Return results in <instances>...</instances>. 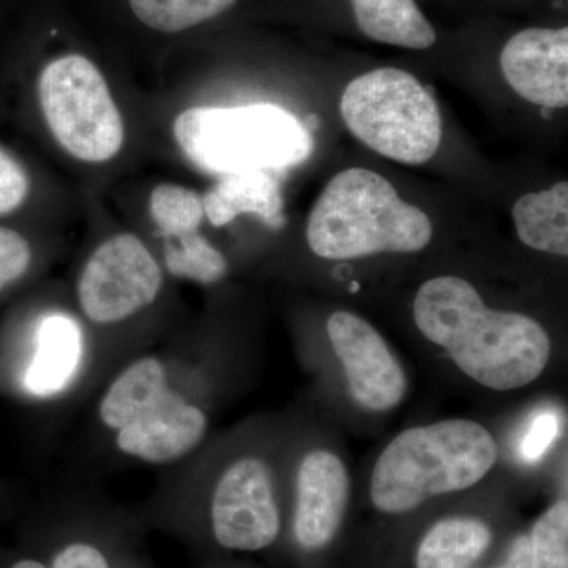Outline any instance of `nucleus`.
<instances>
[{"instance_id": "obj_1", "label": "nucleus", "mask_w": 568, "mask_h": 568, "mask_svg": "<svg viewBox=\"0 0 568 568\" xmlns=\"http://www.w3.org/2000/svg\"><path fill=\"white\" fill-rule=\"evenodd\" d=\"M414 321L470 379L491 390H517L545 372L551 338L532 317L488 308L459 276H436L414 298Z\"/></svg>"}, {"instance_id": "obj_2", "label": "nucleus", "mask_w": 568, "mask_h": 568, "mask_svg": "<svg viewBox=\"0 0 568 568\" xmlns=\"http://www.w3.org/2000/svg\"><path fill=\"white\" fill-rule=\"evenodd\" d=\"M497 455L495 437L477 422L450 418L407 428L377 458L369 499L381 514H410L435 497L473 488Z\"/></svg>"}, {"instance_id": "obj_3", "label": "nucleus", "mask_w": 568, "mask_h": 568, "mask_svg": "<svg viewBox=\"0 0 568 568\" xmlns=\"http://www.w3.org/2000/svg\"><path fill=\"white\" fill-rule=\"evenodd\" d=\"M432 239L429 216L403 201L386 178L364 168L334 175L306 223L310 248L331 261L417 253Z\"/></svg>"}, {"instance_id": "obj_4", "label": "nucleus", "mask_w": 568, "mask_h": 568, "mask_svg": "<svg viewBox=\"0 0 568 568\" xmlns=\"http://www.w3.org/2000/svg\"><path fill=\"white\" fill-rule=\"evenodd\" d=\"M173 130L186 159L212 174L284 170L313 152L304 123L271 103L190 108L175 118Z\"/></svg>"}, {"instance_id": "obj_5", "label": "nucleus", "mask_w": 568, "mask_h": 568, "mask_svg": "<svg viewBox=\"0 0 568 568\" xmlns=\"http://www.w3.org/2000/svg\"><path fill=\"white\" fill-rule=\"evenodd\" d=\"M339 111L357 140L398 163L429 162L443 140L436 100L405 70L377 69L355 78Z\"/></svg>"}, {"instance_id": "obj_6", "label": "nucleus", "mask_w": 568, "mask_h": 568, "mask_svg": "<svg viewBox=\"0 0 568 568\" xmlns=\"http://www.w3.org/2000/svg\"><path fill=\"white\" fill-rule=\"evenodd\" d=\"M44 121L63 151L85 163H104L121 152L125 125L110 85L95 63L62 55L39 78Z\"/></svg>"}, {"instance_id": "obj_7", "label": "nucleus", "mask_w": 568, "mask_h": 568, "mask_svg": "<svg viewBox=\"0 0 568 568\" xmlns=\"http://www.w3.org/2000/svg\"><path fill=\"white\" fill-rule=\"evenodd\" d=\"M163 284L162 265L138 235H112L82 265L77 302L92 327L115 328L151 308Z\"/></svg>"}, {"instance_id": "obj_8", "label": "nucleus", "mask_w": 568, "mask_h": 568, "mask_svg": "<svg viewBox=\"0 0 568 568\" xmlns=\"http://www.w3.org/2000/svg\"><path fill=\"white\" fill-rule=\"evenodd\" d=\"M209 529L220 548L257 552L271 548L283 529L272 467L256 455H242L213 481Z\"/></svg>"}, {"instance_id": "obj_9", "label": "nucleus", "mask_w": 568, "mask_h": 568, "mask_svg": "<svg viewBox=\"0 0 568 568\" xmlns=\"http://www.w3.org/2000/svg\"><path fill=\"white\" fill-rule=\"evenodd\" d=\"M207 433V410L193 398L183 381V361L173 355L151 405L110 440L119 455L140 465L174 467L192 457Z\"/></svg>"}, {"instance_id": "obj_10", "label": "nucleus", "mask_w": 568, "mask_h": 568, "mask_svg": "<svg viewBox=\"0 0 568 568\" xmlns=\"http://www.w3.org/2000/svg\"><path fill=\"white\" fill-rule=\"evenodd\" d=\"M327 335L358 406L387 413L402 405L407 394L405 369L372 324L354 313L336 312L328 317Z\"/></svg>"}, {"instance_id": "obj_11", "label": "nucleus", "mask_w": 568, "mask_h": 568, "mask_svg": "<svg viewBox=\"0 0 568 568\" xmlns=\"http://www.w3.org/2000/svg\"><path fill=\"white\" fill-rule=\"evenodd\" d=\"M349 504V474L338 455L308 452L295 480L293 537L305 552H320L334 544Z\"/></svg>"}, {"instance_id": "obj_12", "label": "nucleus", "mask_w": 568, "mask_h": 568, "mask_svg": "<svg viewBox=\"0 0 568 568\" xmlns=\"http://www.w3.org/2000/svg\"><path fill=\"white\" fill-rule=\"evenodd\" d=\"M95 366L82 325L65 313H47L37 323L22 387L39 402H55L80 386Z\"/></svg>"}, {"instance_id": "obj_13", "label": "nucleus", "mask_w": 568, "mask_h": 568, "mask_svg": "<svg viewBox=\"0 0 568 568\" xmlns=\"http://www.w3.org/2000/svg\"><path fill=\"white\" fill-rule=\"evenodd\" d=\"M500 70L508 85L529 103L568 104V29H526L507 41Z\"/></svg>"}, {"instance_id": "obj_14", "label": "nucleus", "mask_w": 568, "mask_h": 568, "mask_svg": "<svg viewBox=\"0 0 568 568\" xmlns=\"http://www.w3.org/2000/svg\"><path fill=\"white\" fill-rule=\"evenodd\" d=\"M204 216L212 226L222 227L241 215H256L268 226L284 223L280 183L267 171L222 175L203 197Z\"/></svg>"}, {"instance_id": "obj_15", "label": "nucleus", "mask_w": 568, "mask_h": 568, "mask_svg": "<svg viewBox=\"0 0 568 568\" xmlns=\"http://www.w3.org/2000/svg\"><path fill=\"white\" fill-rule=\"evenodd\" d=\"M493 529L485 519H439L420 538L414 556L416 568H474L493 545Z\"/></svg>"}, {"instance_id": "obj_16", "label": "nucleus", "mask_w": 568, "mask_h": 568, "mask_svg": "<svg viewBox=\"0 0 568 568\" xmlns=\"http://www.w3.org/2000/svg\"><path fill=\"white\" fill-rule=\"evenodd\" d=\"M519 241L556 256L568 254V183L519 197L511 211Z\"/></svg>"}, {"instance_id": "obj_17", "label": "nucleus", "mask_w": 568, "mask_h": 568, "mask_svg": "<svg viewBox=\"0 0 568 568\" xmlns=\"http://www.w3.org/2000/svg\"><path fill=\"white\" fill-rule=\"evenodd\" d=\"M358 28L369 39L407 50H428L436 32L414 0H351Z\"/></svg>"}, {"instance_id": "obj_18", "label": "nucleus", "mask_w": 568, "mask_h": 568, "mask_svg": "<svg viewBox=\"0 0 568 568\" xmlns=\"http://www.w3.org/2000/svg\"><path fill=\"white\" fill-rule=\"evenodd\" d=\"M237 0H129L134 17L149 29L175 33L219 17Z\"/></svg>"}, {"instance_id": "obj_19", "label": "nucleus", "mask_w": 568, "mask_h": 568, "mask_svg": "<svg viewBox=\"0 0 568 568\" xmlns=\"http://www.w3.org/2000/svg\"><path fill=\"white\" fill-rule=\"evenodd\" d=\"M151 215L164 237L178 241L200 233L204 219L203 197L186 186L162 183L152 190Z\"/></svg>"}, {"instance_id": "obj_20", "label": "nucleus", "mask_w": 568, "mask_h": 568, "mask_svg": "<svg viewBox=\"0 0 568 568\" xmlns=\"http://www.w3.org/2000/svg\"><path fill=\"white\" fill-rule=\"evenodd\" d=\"M164 265L171 275L201 284L219 283L227 274L223 254L201 233L185 235L168 245Z\"/></svg>"}, {"instance_id": "obj_21", "label": "nucleus", "mask_w": 568, "mask_h": 568, "mask_svg": "<svg viewBox=\"0 0 568 568\" xmlns=\"http://www.w3.org/2000/svg\"><path fill=\"white\" fill-rule=\"evenodd\" d=\"M530 568H568V503L548 507L530 529Z\"/></svg>"}, {"instance_id": "obj_22", "label": "nucleus", "mask_w": 568, "mask_h": 568, "mask_svg": "<svg viewBox=\"0 0 568 568\" xmlns=\"http://www.w3.org/2000/svg\"><path fill=\"white\" fill-rule=\"evenodd\" d=\"M32 257V246L24 235L0 227V293L28 274Z\"/></svg>"}, {"instance_id": "obj_23", "label": "nucleus", "mask_w": 568, "mask_h": 568, "mask_svg": "<svg viewBox=\"0 0 568 568\" xmlns=\"http://www.w3.org/2000/svg\"><path fill=\"white\" fill-rule=\"evenodd\" d=\"M50 568H112L110 556L97 541L69 538L51 552Z\"/></svg>"}, {"instance_id": "obj_24", "label": "nucleus", "mask_w": 568, "mask_h": 568, "mask_svg": "<svg viewBox=\"0 0 568 568\" xmlns=\"http://www.w3.org/2000/svg\"><path fill=\"white\" fill-rule=\"evenodd\" d=\"M29 190L31 182L24 168L0 148V216L20 209Z\"/></svg>"}, {"instance_id": "obj_25", "label": "nucleus", "mask_w": 568, "mask_h": 568, "mask_svg": "<svg viewBox=\"0 0 568 568\" xmlns=\"http://www.w3.org/2000/svg\"><path fill=\"white\" fill-rule=\"evenodd\" d=\"M556 433H558V422L555 417L549 414L538 416L523 443V457L532 459V462L540 458L548 450Z\"/></svg>"}, {"instance_id": "obj_26", "label": "nucleus", "mask_w": 568, "mask_h": 568, "mask_svg": "<svg viewBox=\"0 0 568 568\" xmlns=\"http://www.w3.org/2000/svg\"><path fill=\"white\" fill-rule=\"evenodd\" d=\"M491 568H530V547L528 534H519L508 545L506 556Z\"/></svg>"}, {"instance_id": "obj_27", "label": "nucleus", "mask_w": 568, "mask_h": 568, "mask_svg": "<svg viewBox=\"0 0 568 568\" xmlns=\"http://www.w3.org/2000/svg\"><path fill=\"white\" fill-rule=\"evenodd\" d=\"M11 568H50L48 564L41 562V560L37 559H21L18 562H14Z\"/></svg>"}]
</instances>
